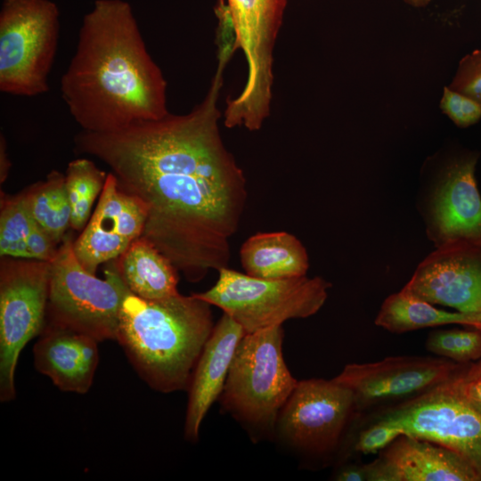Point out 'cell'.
Instances as JSON below:
<instances>
[{
  "label": "cell",
  "mask_w": 481,
  "mask_h": 481,
  "mask_svg": "<svg viewBox=\"0 0 481 481\" xmlns=\"http://www.w3.org/2000/svg\"><path fill=\"white\" fill-rule=\"evenodd\" d=\"M229 60L218 65L204 99L190 112L106 133L81 130L75 150L102 161L118 187L142 200V237L190 282L228 267L230 239L247 205V179L226 148L218 99Z\"/></svg>",
  "instance_id": "cell-1"
},
{
  "label": "cell",
  "mask_w": 481,
  "mask_h": 481,
  "mask_svg": "<svg viewBox=\"0 0 481 481\" xmlns=\"http://www.w3.org/2000/svg\"><path fill=\"white\" fill-rule=\"evenodd\" d=\"M60 91L84 131L113 132L169 113L167 81L127 2H94L83 18Z\"/></svg>",
  "instance_id": "cell-2"
},
{
  "label": "cell",
  "mask_w": 481,
  "mask_h": 481,
  "mask_svg": "<svg viewBox=\"0 0 481 481\" xmlns=\"http://www.w3.org/2000/svg\"><path fill=\"white\" fill-rule=\"evenodd\" d=\"M211 306L194 294L157 300L126 295L116 340L151 387L161 393L188 390L216 324Z\"/></svg>",
  "instance_id": "cell-3"
},
{
  "label": "cell",
  "mask_w": 481,
  "mask_h": 481,
  "mask_svg": "<svg viewBox=\"0 0 481 481\" xmlns=\"http://www.w3.org/2000/svg\"><path fill=\"white\" fill-rule=\"evenodd\" d=\"M283 338L282 325L246 333L218 398L221 411L255 444L273 441L279 413L298 381L284 360Z\"/></svg>",
  "instance_id": "cell-4"
},
{
  "label": "cell",
  "mask_w": 481,
  "mask_h": 481,
  "mask_svg": "<svg viewBox=\"0 0 481 481\" xmlns=\"http://www.w3.org/2000/svg\"><path fill=\"white\" fill-rule=\"evenodd\" d=\"M72 234L63 237L51 262L46 314L49 322L93 337L116 339L120 311L131 292L116 261L106 263L105 279L88 272L74 251Z\"/></svg>",
  "instance_id": "cell-5"
},
{
  "label": "cell",
  "mask_w": 481,
  "mask_h": 481,
  "mask_svg": "<svg viewBox=\"0 0 481 481\" xmlns=\"http://www.w3.org/2000/svg\"><path fill=\"white\" fill-rule=\"evenodd\" d=\"M356 413L353 392L333 379L298 380L279 413L273 441L304 465L326 463L341 449Z\"/></svg>",
  "instance_id": "cell-6"
},
{
  "label": "cell",
  "mask_w": 481,
  "mask_h": 481,
  "mask_svg": "<svg viewBox=\"0 0 481 481\" xmlns=\"http://www.w3.org/2000/svg\"><path fill=\"white\" fill-rule=\"evenodd\" d=\"M330 287L320 276L262 279L224 267L213 287L193 294L230 315L245 333H253L315 314Z\"/></svg>",
  "instance_id": "cell-7"
},
{
  "label": "cell",
  "mask_w": 481,
  "mask_h": 481,
  "mask_svg": "<svg viewBox=\"0 0 481 481\" xmlns=\"http://www.w3.org/2000/svg\"><path fill=\"white\" fill-rule=\"evenodd\" d=\"M287 0H217L228 13L235 39L247 64L239 94L228 98L224 124L228 128L259 130L270 115L273 50Z\"/></svg>",
  "instance_id": "cell-8"
},
{
  "label": "cell",
  "mask_w": 481,
  "mask_h": 481,
  "mask_svg": "<svg viewBox=\"0 0 481 481\" xmlns=\"http://www.w3.org/2000/svg\"><path fill=\"white\" fill-rule=\"evenodd\" d=\"M59 35V9L53 2L3 0L0 91L24 97L47 93Z\"/></svg>",
  "instance_id": "cell-9"
},
{
  "label": "cell",
  "mask_w": 481,
  "mask_h": 481,
  "mask_svg": "<svg viewBox=\"0 0 481 481\" xmlns=\"http://www.w3.org/2000/svg\"><path fill=\"white\" fill-rule=\"evenodd\" d=\"M51 262L1 257L0 400L15 398L19 356L45 325Z\"/></svg>",
  "instance_id": "cell-10"
},
{
  "label": "cell",
  "mask_w": 481,
  "mask_h": 481,
  "mask_svg": "<svg viewBox=\"0 0 481 481\" xmlns=\"http://www.w3.org/2000/svg\"><path fill=\"white\" fill-rule=\"evenodd\" d=\"M376 420L390 422L404 435L453 451L481 481V414L457 396L446 382L385 410Z\"/></svg>",
  "instance_id": "cell-11"
},
{
  "label": "cell",
  "mask_w": 481,
  "mask_h": 481,
  "mask_svg": "<svg viewBox=\"0 0 481 481\" xmlns=\"http://www.w3.org/2000/svg\"><path fill=\"white\" fill-rule=\"evenodd\" d=\"M465 364L446 358L390 356L348 363L333 379L353 392L359 412L379 403L423 394L449 381Z\"/></svg>",
  "instance_id": "cell-12"
},
{
  "label": "cell",
  "mask_w": 481,
  "mask_h": 481,
  "mask_svg": "<svg viewBox=\"0 0 481 481\" xmlns=\"http://www.w3.org/2000/svg\"><path fill=\"white\" fill-rule=\"evenodd\" d=\"M433 305L481 315V243L441 244L403 288Z\"/></svg>",
  "instance_id": "cell-13"
},
{
  "label": "cell",
  "mask_w": 481,
  "mask_h": 481,
  "mask_svg": "<svg viewBox=\"0 0 481 481\" xmlns=\"http://www.w3.org/2000/svg\"><path fill=\"white\" fill-rule=\"evenodd\" d=\"M147 216L144 202L121 190L115 175L109 173L94 211L74 240L81 265L95 274L100 265L117 259L142 237Z\"/></svg>",
  "instance_id": "cell-14"
},
{
  "label": "cell",
  "mask_w": 481,
  "mask_h": 481,
  "mask_svg": "<svg viewBox=\"0 0 481 481\" xmlns=\"http://www.w3.org/2000/svg\"><path fill=\"white\" fill-rule=\"evenodd\" d=\"M364 466L368 481H479L453 451L404 434Z\"/></svg>",
  "instance_id": "cell-15"
},
{
  "label": "cell",
  "mask_w": 481,
  "mask_h": 481,
  "mask_svg": "<svg viewBox=\"0 0 481 481\" xmlns=\"http://www.w3.org/2000/svg\"><path fill=\"white\" fill-rule=\"evenodd\" d=\"M475 158L457 160L443 173L432 197L428 235L436 247L451 241L481 243V196Z\"/></svg>",
  "instance_id": "cell-16"
},
{
  "label": "cell",
  "mask_w": 481,
  "mask_h": 481,
  "mask_svg": "<svg viewBox=\"0 0 481 481\" xmlns=\"http://www.w3.org/2000/svg\"><path fill=\"white\" fill-rule=\"evenodd\" d=\"M245 334L242 327L225 313L215 324L188 388L183 436L190 443L198 442L201 423L224 389L236 348Z\"/></svg>",
  "instance_id": "cell-17"
},
{
  "label": "cell",
  "mask_w": 481,
  "mask_h": 481,
  "mask_svg": "<svg viewBox=\"0 0 481 481\" xmlns=\"http://www.w3.org/2000/svg\"><path fill=\"white\" fill-rule=\"evenodd\" d=\"M98 343L91 336L48 322L34 346L35 367L59 389L85 394L98 365Z\"/></svg>",
  "instance_id": "cell-18"
},
{
  "label": "cell",
  "mask_w": 481,
  "mask_h": 481,
  "mask_svg": "<svg viewBox=\"0 0 481 481\" xmlns=\"http://www.w3.org/2000/svg\"><path fill=\"white\" fill-rule=\"evenodd\" d=\"M245 273L262 279H287L306 275L309 259L306 248L287 232H257L240 247Z\"/></svg>",
  "instance_id": "cell-19"
},
{
  "label": "cell",
  "mask_w": 481,
  "mask_h": 481,
  "mask_svg": "<svg viewBox=\"0 0 481 481\" xmlns=\"http://www.w3.org/2000/svg\"><path fill=\"white\" fill-rule=\"evenodd\" d=\"M129 290L143 299L157 300L178 294V271L148 240L140 237L115 259Z\"/></svg>",
  "instance_id": "cell-20"
},
{
  "label": "cell",
  "mask_w": 481,
  "mask_h": 481,
  "mask_svg": "<svg viewBox=\"0 0 481 481\" xmlns=\"http://www.w3.org/2000/svg\"><path fill=\"white\" fill-rule=\"evenodd\" d=\"M58 244L29 211L21 193L1 192L0 255L52 262Z\"/></svg>",
  "instance_id": "cell-21"
},
{
  "label": "cell",
  "mask_w": 481,
  "mask_h": 481,
  "mask_svg": "<svg viewBox=\"0 0 481 481\" xmlns=\"http://www.w3.org/2000/svg\"><path fill=\"white\" fill-rule=\"evenodd\" d=\"M375 324L396 334L446 324H461L481 330V315L436 308L402 289L384 300Z\"/></svg>",
  "instance_id": "cell-22"
},
{
  "label": "cell",
  "mask_w": 481,
  "mask_h": 481,
  "mask_svg": "<svg viewBox=\"0 0 481 481\" xmlns=\"http://www.w3.org/2000/svg\"><path fill=\"white\" fill-rule=\"evenodd\" d=\"M20 193L34 219L60 244L70 227L71 216L65 174L52 170L45 180L29 185Z\"/></svg>",
  "instance_id": "cell-23"
},
{
  "label": "cell",
  "mask_w": 481,
  "mask_h": 481,
  "mask_svg": "<svg viewBox=\"0 0 481 481\" xmlns=\"http://www.w3.org/2000/svg\"><path fill=\"white\" fill-rule=\"evenodd\" d=\"M107 175L86 158L73 159L68 164L65 184L71 210L70 228L73 230L82 231L86 227Z\"/></svg>",
  "instance_id": "cell-24"
},
{
  "label": "cell",
  "mask_w": 481,
  "mask_h": 481,
  "mask_svg": "<svg viewBox=\"0 0 481 481\" xmlns=\"http://www.w3.org/2000/svg\"><path fill=\"white\" fill-rule=\"evenodd\" d=\"M428 351L459 363H470L481 359V330H439L426 340Z\"/></svg>",
  "instance_id": "cell-25"
},
{
  "label": "cell",
  "mask_w": 481,
  "mask_h": 481,
  "mask_svg": "<svg viewBox=\"0 0 481 481\" xmlns=\"http://www.w3.org/2000/svg\"><path fill=\"white\" fill-rule=\"evenodd\" d=\"M440 110L460 127L470 126L481 119V105L449 86L444 88Z\"/></svg>",
  "instance_id": "cell-26"
},
{
  "label": "cell",
  "mask_w": 481,
  "mask_h": 481,
  "mask_svg": "<svg viewBox=\"0 0 481 481\" xmlns=\"http://www.w3.org/2000/svg\"><path fill=\"white\" fill-rule=\"evenodd\" d=\"M449 87L481 105V49L468 53L461 60Z\"/></svg>",
  "instance_id": "cell-27"
},
{
  "label": "cell",
  "mask_w": 481,
  "mask_h": 481,
  "mask_svg": "<svg viewBox=\"0 0 481 481\" xmlns=\"http://www.w3.org/2000/svg\"><path fill=\"white\" fill-rule=\"evenodd\" d=\"M446 385L463 402L481 414V371L473 363H466Z\"/></svg>",
  "instance_id": "cell-28"
},
{
  "label": "cell",
  "mask_w": 481,
  "mask_h": 481,
  "mask_svg": "<svg viewBox=\"0 0 481 481\" xmlns=\"http://www.w3.org/2000/svg\"><path fill=\"white\" fill-rule=\"evenodd\" d=\"M401 435H404V432L399 427L387 421L376 420L359 434L354 450L364 454L376 453Z\"/></svg>",
  "instance_id": "cell-29"
},
{
  "label": "cell",
  "mask_w": 481,
  "mask_h": 481,
  "mask_svg": "<svg viewBox=\"0 0 481 481\" xmlns=\"http://www.w3.org/2000/svg\"><path fill=\"white\" fill-rule=\"evenodd\" d=\"M331 477L338 481H368L364 464H342L334 471Z\"/></svg>",
  "instance_id": "cell-30"
},
{
  "label": "cell",
  "mask_w": 481,
  "mask_h": 481,
  "mask_svg": "<svg viewBox=\"0 0 481 481\" xmlns=\"http://www.w3.org/2000/svg\"><path fill=\"white\" fill-rule=\"evenodd\" d=\"M11 167V161L6 151L5 139L1 135L0 139V181L1 183L6 179Z\"/></svg>",
  "instance_id": "cell-31"
},
{
  "label": "cell",
  "mask_w": 481,
  "mask_h": 481,
  "mask_svg": "<svg viewBox=\"0 0 481 481\" xmlns=\"http://www.w3.org/2000/svg\"><path fill=\"white\" fill-rule=\"evenodd\" d=\"M404 2L411 6L420 8L427 6L432 0H404Z\"/></svg>",
  "instance_id": "cell-32"
},
{
  "label": "cell",
  "mask_w": 481,
  "mask_h": 481,
  "mask_svg": "<svg viewBox=\"0 0 481 481\" xmlns=\"http://www.w3.org/2000/svg\"><path fill=\"white\" fill-rule=\"evenodd\" d=\"M477 368L481 371V359L473 363Z\"/></svg>",
  "instance_id": "cell-33"
}]
</instances>
